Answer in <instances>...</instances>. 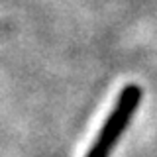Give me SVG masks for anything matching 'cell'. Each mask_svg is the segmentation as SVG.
I'll use <instances>...</instances> for the list:
<instances>
[{"label":"cell","instance_id":"cell-1","mask_svg":"<svg viewBox=\"0 0 157 157\" xmlns=\"http://www.w3.org/2000/svg\"><path fill=\"white\" fill-rule=\"evenodd\" d=\"M140 96L141 94H140V88L137 86H128V88L122 90L120 100H118L114 112H112V116L108 118V122L104 124L102 132L98 134L96 144L92 145V149L88 151L86 157H106L108 155V151H110V147L114 145L116 137L122 134V130L126 128L130 116L134 114L137 102H140Z\"/></svg>","mask_w":157,"mask_h":157}]
</instances>
